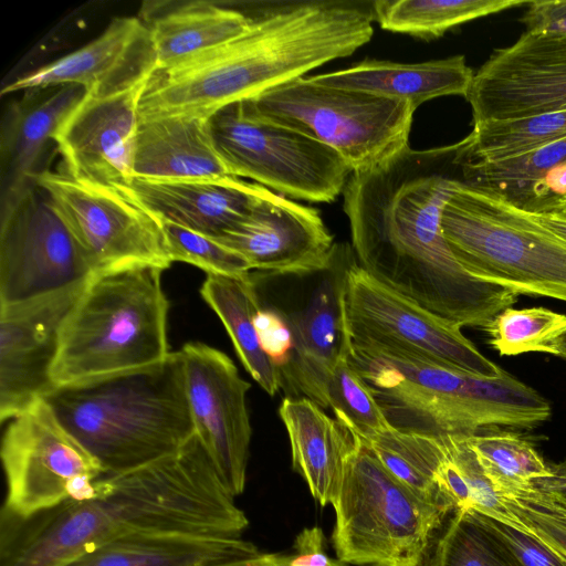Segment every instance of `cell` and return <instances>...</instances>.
Masks as SVG:
<instances>
[{"instance_id":"obj_46","label":"cell","mask_w":566,"mask_h":566,"mask_svg":"<svg viewBox=\"0 0 566 566\" xmlns=\"http://www.w3.org/2000/svg\"><path fill=\"white\" fill-rule=\"evenodd\" d=\"M536 486L545 491L558 504L566 509V479L563 474H555L552 478L538 481Z\"/></svg>"},{"instance_id":"obj_25","label":"cell","mask_w":566,"mask_h":566,"mask_svg":"<svg viewBox=\"0 0 566 566\" xmlns=\"http://www.w3.org/2000/svg\"><path fill=\"white\" fill-rule=\"evenodd\" d=\"M279 416L289 436L294 471L322 506L332 504L358 440L305 397L284 398Z\"/></svg>"},{"instance_id":"obj_35","label":"cell","mask_w":566,"mask_h":566,"mask_svg":"<svg viewBox=\"0 0 566 566\" xmlns=\"http://www.w3.org/2000/svg\"><path fill=\"white\" fill-rule=\"evenodd\" d=\"M424 566H518L480 514L459 509L439 533Z\"/></svg>"},{"instance_id":"obj_17","label":"cell","mask_w":566,"mask_h":566,"mask_svg":"<svg viewBox=\"0 0 566 566\" xmlns=\"http://www.w3.org/2000/svg\"><path fill=\"white\" fill-rule=\"evenodd\" d=\"M88 281L30 301L0 305L2 422L24 412L55 387L52 371L62 328Z\"/></svg>"},{"instance_id":"obj_3","label":"cell","mask_w":566,"mask_h":566,"mask_svg":"<svg viewBox=\"0 0 566 566\" xmlns=\"http://www.w3.org/2000/svg\"><path fill=\"white\" fill-rule=\"evenodd\" d=\"M374 1H274L253 9L237 38L155 72L140 99V120L209 118L222 107L303 77L353 54L374 32Z\"/></svg>"},{"instance_id":"obj_39","label":"cell","mask_w":566,"mask_h":566,"mask_svg":"<svg viewBox=\"0 0 566 566\" xmlns=\"http://www.w3.org/2000/svg\"><path fill=\"white\" fill-rule=\"evenodd\" d=\"M514 517L566 558V509L541 488L534 485L504 496Z\"/></svg>"},{"instance_id":"obj_7","label":"cell","mask_w":566,"mask_h":566,"mask_svg":"<svg viewBox=\"0 0 566 566\" xmlns=\"http://www.w3.org/2000/svg\"><path fill=\"white\" fill-rule=\"evenodd\" d=\"M441 228L472 276L566 302V240L531 213L462 182L442 210Z\"/></svg>"},{"instance_id":"obj_29","label":"cell","mask_w":566,"mask_h":566,"mask_svg":"<svg viewBox=\"0 0 566 566\" xmlns=\"http://www.w3.org/2000/svg\"><path fill=\"white\" fill-rule=\"evenodd\" d=\"M259 553L242 537L136 534L103 544L65 566H206Z\"/></svg>"},{"instance_id":"obj_2","label":"cell","mask_w":566,"mask_h":566,"mask_svg":"<svg viewBox=\"0 0 566 566\" xmlns=\"http://www.w3.org/2000/svg\"><path fill=\"white\" fill-rule=\"evenodd\" d=\"M0 566H65L136 534L241 537L245 513L197 434L178 451L104 474L94 497L69 500L25 521L2 520Z\"/></svg>"},{"instance_id":"obj_19","label":"cell","mask_w":566,"mask_h":566,"mask_svg":"<svg viewBox=\"0 0 566 566\" xmlns=\"http://www.w3.org/2000/svg\"><path fill=\"white\" fill-rule=\"evenodd\" d=\"M148 80L106 96L85 94L54 137L66 175L120 189L130 184L139 105Z\"/></svg>"},{"instance_id":"obj_12","label":"cell","mask_w":566,"mask_h":566,"mask_svg":"<svg viewBox=\"0 0 566 566\" xmlns=\"http://www.w3.org/2000/svg\"><path fill=\"white\" fill-rule=\"evenodd\" d=\"M2 520L25 521L65 501L95 496L105 473L43 399L11 419L2 439Z\"/></svg>"},{"instance_id":"obj_24","label":"cell","mask_w":566,"mask_h":566,"mask_svg":"<svg viewBox=\"0 0 566 566\" xmlns=\"http://www.w3.org/2000/svg\"><path fill=\"white\" fill-rule=\"evenodd\" d=\"M133 175L155 180H214L231 176L214 147L209 118L190 116L139 122Z\"/></svg>"},{"instance_id":"obj_18","label":"cell","mask_w":566,"mask_h":566,"mask_svg":"<svg viewBox=\"0 0 566 566\" xmlns=\"http://www.w3.org/2000/svg\"><path fill=\"white\" fill-rule=\"evenodd\" d=\"M213 239L241 254L251 270L273 275L327 272L338 249L316 209L269 189L242 221Z\"/></svg>"},{"instance_id":"obj_8","label":"cell","mask_w":566,"mask_h":566,"mask_svg":"<svg viewBox=\"0 0 566 566\" xmlns=\"http://www.w3.org/2000/svg\"><path fill=\"white\" fill-rule=\"evenodd\" d=\"M332 505L336 557L354 566H424L452 513L418 497L359 440Z\"/></svg>"},{"instance_id":"obj_40","label":"cell","mask_w":566,"mask_h":566,"mask_svg":"<svg viewBox=\"0 0 566 566\" xmlns=\"http://www.w3.org/2000/svg\"><path fill=\"white\" fill-rule=\"evenodd\" d=\"M442 439L448 455L458 467L469 486L472 500L471 510L514 523L505 499L495 490L484 473L465 437L450 436Z\"/></svg>"},{"instance_id":"obj_21","label":"cell","mask_w":566,"mask_h":566,"mask_svg":"<svg viewBox=\"0 0 566 566\" xmlns=\"http://www.w3.org/2000/svg\"><path fill=\"white\" fill-rule=\"evenodd\" d=\"M2 116L0 130V217L36 187L50 142L86 92L75 84L27 91Z\"/></svg>"},{"instance_id":"obj_49","label":"cell","mask_w":566,"mask_h":566,"mask_svg":"<svg viewBox=\"0 0 566 566\" xmlns=\"http://www.w3.org/2000/svg\"><path fill=\"white\" fill-rule=\"evenodd\" d=\"M563 476L566 479V473H565V474H563Z\"/></svg>"},{"instance_id":"obj_1","label":"cell","mask_w":566,"mask_h":566,"mask_svg":"<svg viewBox=\"0 0 566 566\" xmlns=\"http://www.w3.org/2000/svg\"><path fill=\"white\" fill-rule=\"evenodd\" d=\"M464 163L459 142L408 146L373 169L352 172L344 211L360 269L436 315L484 328L518 295L472 276L444 239L442 210L465 182Z\"/></svg>"},{"instance_id":"obj_9","label":"cell","mask_w":566,"mask_h":566,"mask_svg":"<svg viewBox=\"0 0 566 566\" xmlns=\"http://www.w3.org/2000/svg\"><path fill=\"white\" fill-rule=\"evenodd\" d=\"M253 116L338 153L352 171L373 169L409 146L416 108L407 101L298 77L243 101Z\"/></svg>"},{"instance_id":"obj_33","label":"cell","mask_w":566,"mask_h":566,"mask_svg":"<svg viewBox=\"0 0 566 566\" xmlns=\"http://www.w3.org/2000/svg\"><path fill=\"white\" fill-rule=\"evenodd\" d=\"M532 0H377L375 21L381 29L423 39L443 35L464 22L497 13Z\"/></svg>"},{"instance_id":"obj_36","label":"cell","mask_w":566,"mask_h":566,"mask_svg":"<svg viewBox=\"0 0 566 566\" xmlns=\"http://www.w3.org/2000/svg\"><path fill=\"white\" fill-rule=\"evenodd\" d=\"M490 345L500 355L545 353L558 357L566 334V314L545 307H506L484 327Z\"/></svg>"},{"instance_id":"obj_22","label":"cell","mask_w":566,"mask_h":566,"mask_svg":"<svg viewBox=\"0 0 566 566\" xmlns=\"http://www.w3.org/2000/svg\"><path fill=\"white\" fill-rule=\"evenodd\" d=\"M339 249L333 266L318 283L306 306L286 314L293 333V349L281 368L297 397H305L329 408L327 387L334 368L348 346L342 315V291L345 264Z\"/></svg>"},{"instance_id":"obj_23","label":"cell","mask_w":566,"mask_h":566,"mask_svg":"<svg viewBox=\"0 0 566 566\" xmlns=\"http://www.w3.org/2000/svg\"><path fill=\"white\" fill-rule=\"evenodd\" d=\"M123 189L158 219L211 238L242 221L266 191L233 176L214 180L134 178Z\"/></svg>"},{"instance_id":"obj_48","label":"cell","mask_w":566,"mask_h":566,"mask_svg":"<svg viewBox=\"0 0 566 566\" xmlns=\"http://www.w3.org/2000/svg\"><path fill=\"white\" fill-rule=\"evenodd\" d=\"M558 357L566 360V334L560 338Z\"/></svg>"},{"instance_id":"obj_41","label":"cell","mask_w":566,"mask_h":566,"mask_svg":"<svg viewBox=\"0 0 566 566\" xmlns=\"http://www.w3.org/2000/svg\"><path fill=\"white\" fill-rule=\"evenodd\" d=\"M479 514L507 547L518 566H566V558L562 554L522 525Z\"/></svg>"},{"instance_id":"obj_15","label":"cell","mask_w":566,"mask_h":566,"mask_svg":"<svg viewBox=\"0 0 566 566\" xmlns=\"http://www.w3.org/2000/svg\"><path fill=\"white\" fill-rule=\"evenodd\" d=\"M187 397L196 432L235 497L243 493L252 437L243 379L223 352L199 342L182 346Z\"/></svg>"},{"instance_id":"obj_16","label":"cell","mask_w":566,"mask_h":566,"mask_svg":"<svg viewBox=\"0 0 566 566\" xmlns=\"http://www.w3.org/2000/svg\"><path fill=\"white\" fill-rule=\"evenodd\" d=\"M473 124L566 108V34L524 32L474 73Z\"/></svg>"},{"instance_id":"obj_10","label":"cell","mask_w":566,"mask_h":566,"mask_svg":"<svg viewBox=\"0 0 566 566\" xmlns=\"http://www.w3.org/2000/svg\"><path fill=\"white\" fill-rule=\"evenodd\" d=\"M217 153L229 174L281 196L332 202L352 169L333 148L289 127L250 114L242 102L209 117Z\"/></svg>"},{"instance_id":"obj_4","label":"cell","mask_w":566,"mask_h":566,"mask_svg":"<svg viewBox=\"0 0 566 566\" xmlns=\"http://www.w3.org/2000/svg\"><path fill=\"white\" fill-rule=\"evenodd\" d=\"M42 399L106 474L171 454L196 433L180 350L138 369L56 386Z\"/></svg>"},{"instance_id":"obj_44","label":"cell","mask_w":566,"mask_h":566,"mask_svg":"<svg viewBox=\"0 0 566 566\" xmlns=\"http://www.w3.org/2000/svg\"><path fill=\"white\" fill-rule=\"evenodd\" d=\"M325 536L319 526L303 528L295 537L289 566H335L325 552Z\"/></svg>"},{"instance_id":"obj_5","label":"cell","mask_w":566,"mask_h":566,"mask_svg":"<svg viewBox=\"0 0 566 566\" xmlns=\"http://www.w3.org/2000/svg\"><path fill=\"white\" fill-rule=\"evenodd\" d=\"M349 360L371 388L389 424L433 438L468 437L489 427L534 428L551 406L504 369L485 378L413 357L349 346Z\"/></svg>"},{"instance_id":"obj_31","label":"cell","mask_w":566,"mask_h":566,"mask_svg":"<svg viewBox=\"0 0 566 566\" xmlns=\"http://www.w3.org/2000/svg\"><path fill=\"white\" fill-rule=\"evenodd\" d=\"M367 446L384 468L418 497L449 512L437 478L446 460L443 439L389 428Z\"/></svg>"},{"instance_id":"obj_14","label":"cell","mask_w":566,"mask_h":566,"mask_svg":"<svg viewBox=\"0 0 566 566\" xmlns=\"http://www.w3.org/2000/svg\"><path fill=\"white\" fill-rule=\"evenodd\" d=\"M96 272L36 187L0 217V305L49 295Z\"/></svg>"},{"instance_id":"obj_28","label":"cell","mask_w":566,"mask_h":566,"mask_svg":"<svg viewBox=\"0 0 566 566\" xmlns=\"http://www.w3.org/2000/svg\"><path fill=\"white\" fill-rule=\"evenodd\" d=\"M146 3L149 8L143 9L139 19L149 31L157 71L171 69L237 38L250 23L245 11L209 1Z\"/></svg>"},{"instance_id":"obj_42","label":"cell","mask_w":566,"mask_h":566,"mask_svg":"<svg viewBox=\"0 0 566 566\" xmlns=\"http://www.w3.org/2000/svg\"><path fill=\"white\" fill-rule=\"evenodd\" d=\"M254 324L263 352L281 370L287 364L293 349V333L286 314L261 307Z\"/></svg>"},{"instance_id":"obj_27","label":"cell","mask_w":566,"mask_h":566,"mask_svg":"<svg viewBox=\"0 0 566 566\" xmlns=\"http://www.w3.org/2000/svg\"><path fill=\"white\" fill-rule=\"evenodd\" d=\"M465 182L535 216L566 211V138L494 163H464Z\"/></svg>"},{"instance_id":"obj_13","label":"cell","mask_w":566,"mask_h":566,"mask_svg":"<svg viewBox=\"0 0 566 566\" xmlns=\"http://www.w3.org/2000/svg\"><path fill=\"white\" fill-rule=\"evenodd\" d=\"M36 185L96 273L137 263L171 265L160 220L124 189L50 170Z\"/></svg>"},{"instance_id":"obj_37","label":"cell","mask_w":566,"mask_h":566,"mask_svg":"<svg viewBox=\"0 0 566 566\" xmlns=\"http://www.w3.org/2000/svg\"><path fill=\"white\" fill-rule=\"evenodd\" d=\"M327 397L336 420L364 444L391 428L371 388L349 360V345L334 368Z\"/></svg>"},{"instance_id":"obj_20","label":"cell","mask_w":566,"mask_h":566,"mask_svg":"<svg viewBox=\"0 0 566 566\" xmlns=\"http://www.w3.org/2000/svg\"><path fill=\"white\" fill-rule=\"evenodd\" d=\"M156 71V52L144 22L118 17L87 44L4 85L1 95L75 84L87 95L106 96L148 80Z\"/></svg>"},{"instance_id":"obj_26","label":"cell","mask_w":566,"mask_h":566,"mask_svg":"<svg viewBox=\"0 0 566 566\" xmlns=\"http://www.w3.org/2000/svg\"><path fill=\"white\" fill-rule=\"evenodd\" d=\"M474 73L464 55L418 63L367 59L347 69L310 76L318 84L409 102L416 109L442 96L467 97Z\"/></svg>"},{"instance_id":"obj_43","label":"cell","mask_w":566,"mask_h":566,"mask_svg":"<svg viewBox=\"0 0 566 566\" xmlns=\"http://www.w3.org/2000/svg\"><path fill=\"white\" fill-rule=\"evenodd\" d=\"M521 22L526 32L566 34V0H532Z\"/></svg>"},{"instance_id":"obj_6","label":"cell","mask_w":566,"mask_h":566,"mask_svg":"<svg viewBox=\"0 0 566 566\" xmlns=\"http://www.w3.org/2000/svg\"><path fill=\"white\" fill-rule=\"evenodd\" d=\"M163 272L137 263L92 276L62 328L55 387L146 367L171 353Z\"/></svg>"},{"instance_id":"obj_30","label":"cell","mask_w":566,"mask_h":566,"mask_svg":"<svg viewBox=\"0 0 566 566\" xmlns=\"http://www.w3.org/2000/svg\"><path fill=\"white\" fill-rule=\"evenodd\" d=\"M200 294L224 325L245 370L266 394L274 396L284 381L258 337L254 318L262 306L251 274H207Z\"/></svg>"},{"instance_id":"obj_32","label":"cell","mask_w":566,"mask_h":566,"mask_svg":"<svg viewBox=\"0 0 566 566\" xmlns=\"http://www.w3.org/2000/svg\"><path fill=\"white\" fill-rule=\"evenodd\" d=\"M566 138V108L473 124L460 146L467 163L510 159Z\"/></svg>"},{"instance_id":"obj_34","label":"cell","mask_w":566,"mask_h":566,"mask_svg":"<svg viewBox=\"0 0 566 566\" xmlns=\"http://www.w3.org/2000/svg\"><path fill=\"white\" fill-rule=\"evenodd\" d=\"M465 439L484 473L503 497L532 488L555 474L534 446L515 432L479 431Z\"/></svg>"},{"instance_id":"obj_11","label":"cell","mask_w":566,"mask_h":566,"mask_svg":"<svg viewBox=\"0 0 566 566\" xmlns=\"http://www.w3.org/2000/svg\"><path fill=\"white\" fill-rule=\"evenodd\" d=\"M342 315L350 346L413 357L485 378L503 371L463 335L460 325L387 287L356 262L345 264Z\"/></svg>"},{"instance_id":"obj_45","label":"cell","mask_w":566,"mask_h":566,"mask_svg":"<svg viewBox=\"0 0 566 566\" xmlns=\"http://www.w3.org/2000/svg\"><path fill=\"white\" fill-rule=\"evenodd\" d=\"M290 554L259 553L243 558L220 562L206 566H289Z\"/></svg>"},{"instance_id":"obj_47","label":"cell","mask_w":566,"mask_h":566,"mask_svg":"<svg viewBox=\"0 0 566 566\" xmlns=\"http://www.w3.org/2000/svg\"><path fill=\"white\" fill-rule=\"evenodd\" d=\"M532 216L543 226L566 240V211L544 216Z\"/></svg>"},{"instance_id":"obj_38","label":"cell","mask_w":566,"mask_h":566,"mask_svg":"<svg viewBox=\"0 0 566 566\" xmlns=\"http://www.w3.org/2000/svg\"><path fill=\"white\" fill-rule=\"evenodd\" d=\"M160 223L172 262L192 264L207 274L242 276L250 273L248 261L216 239L166 220Z\"/></svg>"}]
</instances>
